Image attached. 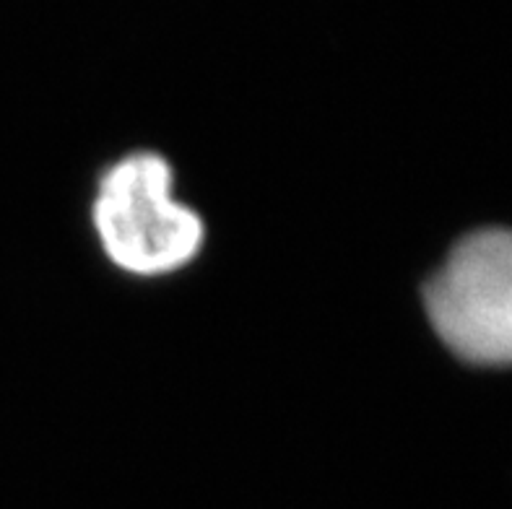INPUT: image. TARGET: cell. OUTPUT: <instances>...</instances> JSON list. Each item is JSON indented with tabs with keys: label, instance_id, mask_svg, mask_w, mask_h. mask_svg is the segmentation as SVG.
<instances>
[{
	"label": "cell",
	"instance_id": "6da1fadb",
	"mask_svg": "<svg viewBox=\"0 0 512 509\" xmlns=\"http://www.w3.org/2000/svg\"><path fill=\"white\" fill-rule=\"evenodd\" d=\"M104 255L136 278L188 268L206 245L201 213L175 195V169L154 151H133L104 169L91 203Z\"/></svg>",
	"mask_w": 512,
	"mask_h": 509
},
{
	"label": "cell",
	"instance_id": "7a4b0ae2",
	"mask_svg": "<svg viewBox=\"0 0 512 509\" xmlns=\"http://www.w3.org/2000/svg\"><path fill=\"white\" fill-rule=\"evenodd\" d=\"M437 338L476 367H512V229H479L424 284Z\"/></svg>",
	"mask_w": 512,
	"mask_h": 509
}]
</instances>
